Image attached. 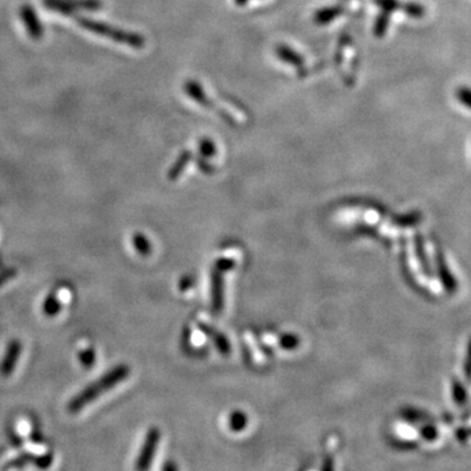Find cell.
<instances>
[{"mask_svg": "<svg viewBox=\"0 0 471 471\" xmlns=\"http://www.w3.org/2000/svg\"><path fill=\"white\" fill-rule=\"evenodd\" d=\"M465 376L467 383H471V341L469 343V348H467V356L465 360Z\"/></svg>", "mask_w": 471, "mask_h": 471, "instance_id": "f1b7e54d", "label": "cell"}, {"mask_svg": "<svg viewBox=\"0 0 471 471\" xmlns=\"http://www.w3.org/2000/svg\"><path fill=\"white\" fill-rule=\"evenodd\" d=\"M184 90L189 97L191 98L193 101H196V104H199L203 108L211 109V110H217L214 107L212 101L207 96L206 92L203 87L200 86V83H198L196 80H186L184 84Z\"/></svg>", "mask_w": 471, "mask_h": 471, "instance_id": "ba28073f", "label": "cell"}, {"mask_svg": "<svg viewBox=\"0 0 471 471\" xmlns=\"http://www.w3.org/2000/svg\"><path fill=\"white\" fill-rule=\"evenodd\" d=\"M422 436L427 442H433L437 437V431L432 425H425L422 430Z\"/></svg>", "mask_w": 471, "mask_h": 471, "instance_id": "83f0119b", "label": "cell"}, {"mask_svg": "<svg viewBox=\"0 0 471 471\" xmlns=\"http://www.w3.org/2000/svg\"><path fill=\"white\" fill-rule=\"evenodd\" d=\"M390 16H392V13H388V12L381 11V13L377 16V19L374 21V25H373V34H374V37L383 39V37L386 36L388 29H389V25H390Z\"/></svg>", "mask_w": 471, "mask_h": 471, "instance_id": "5bb4252c", "label": "cell"}, {"mask_svg": "<svg viewBox=\"0 0 471 471\" xmlns=\"http://www.w3.org/2000/svg\"><path fill=\"white\" fill-rule=\"evenodd\" d=\"M436 262H437V268H439V275H440V279H442V285L444 288L453 294L456 289H457V282L456 279L453 278V275L449 273L448 267H446V264L444 261V257H442V253H436Z\"/></svg>", "mask_w": 471, "mask_h": 471, "instance_id": "30bf717a", "label": "cell"}, {"mask_svg": "<svg viewBox=\"0 0 471 471\" xmlns=\"http://www.w3.org/2000/svg\"><path fill=\"white\" fill-rule=\"evenodd\" d=\"M20 18L28 32V36L32 39H42L43 36V25L39 21V15L36 13L34 8L29 4H24L20 8Z\"/></svg>", "mask_w": 471, "mask_h": 471, "instance_id": "5b68a950", "label": "cell"}, {"mask_svg": "<svg viewBox=\"0 0 471 471\" xmlns=\"http://www.w3.org/2000/svg\"><path fill=\"white\" fill-rule=\"evenodd\" d=\"M282 344H283L285 347H287V348H292V347H296L297 339H296L294 336H285L283 341H282ZM283 346H282V347H283Z\"/></svg>", "mask_w": 471, "mask_h": 471, "instance_id": "f546056e", "label": "cell"}, {"mask_svg": "<svg viewBox=\"0 0 471 471\" xmlns=\"http://www.w3.org/2000/svg\"><path fill=\"white\" fill-rule=\"evenodd\" d=\"M53 460H54V456L51 453L37 456L36 462H34V466L39 467V469H49L51 463H53Z\"/></svg>", "mask_w": 471, "mask_h": 471, "instance_id": "d4e9b609", "label": "cell"}, {"mask_svg": "<svg viewBox=\"0 0 471 471\" xmlns=\"http://www.w3.org/2000/svg\"><path fill=\"white\" fill-rule=\"evenodd\" d=\"M217 152L216 149V144L214 143V140L208 139V137H203L199 140V155L205 158H211L214 157Z\"/></svg>", "mask_w": 471, "mask_h": 471, "instance_id": "ac0fdd59", "label": "cell"}, {"mask_svg": "<svg viewBox=\"0 0 471 471\" xmlns=\"http://www.w3.org/2000/svg\"><path fill=\"white\" fill-rule=\"evenodd\" d=\"M42 310L46 317H55L60 313L62 310V301L59 300L57 292H50L48 297L45 299L43 305H42Z\"/></svg>", "mask_w": 471, "mask_h": 471, "instance_id": "4fadbf2b", "label": "cell"}, {"mask_svg": "<svg viewBox=\"0 0 471 471\" xmlns=\"http://www.w3.org/2000/svg\"><path fill=\"white\" fill-rule=\"evenodd\" d=\"M344 13V8L342 6H330L325 7L321 10L317 11L314 13L313 20L317 25H327L333 22L334 20L338 19Z\"/></svg>", "mask_w": 471, "mask_h": 471, "instance_id": "9c48e42d", "label": "cell"}, {"mask_svg": "<svg viewBox=\"0 0 471 471\" xmlns=\"http://www.w3.org/2000/svg\"><path fill=\"white\" fill-rule=\"evenodd\" d=\"M276 57L285 62L287 64L292 66L297 71L299 78H305L308 75V69L305 67V59L303 55H300L296 50L287 46V45H279L275 49Z\"/></svg>", "mask_w": 471, "mask_h": 471, "instance_id": "8992f818", "label": "cell"}, {"mask_svg": "<svg viewBox=\"0 0 471 471\" xmlns=\"http://www.w3.org/2000/svg\"><path fill=\"white\" fill-rule=\"evenodd\" d=\"M403 13H406L407 16H410L412 19H422L425 16L427 13V10L425 7L421 4V3H416V1H409V3H403Z\"/></svg>", "mask_w": 471, "mask_h": 471, "instance_id": "e0dca14e", "label": "cell"}, {"mask_svg": "<svg viewBox=\"0 0 471 471\" xmlns=\"http://www.w3.org/2000/svg\"><path fill=\"white\" fill-rule=\"evenodd\" d=\"M76 22L81 28L89 30L93 34H97L101 37L111 39L117 43L125 45L132 49H143L146 46V39L139 34V33H132L128 30L121 29L117 27L109 25L105 22H101L97 20L88 19V18H76Z\"/></svg>", "mask_w": 471, "mask_h": 471, "instance_id": "7a4b0ae2", "label": "cell"}, {"mask_svg": "<svg viewBox=\"0 0 471 471\" xmlns=\"http://www.w3.org/2000/svg\"><path fill=\"white\" fill-rule=\"evenodd\" d=\"M373 3L380 10L383 11V12H388V13H392L395 11L403 10V3H401L400 0H373Z\"/></svg>", "mask_w": 471, "mask_h": 471, "instance_id": "ffe728a7", "label": "cell"}, {"mask_svg": "<svg viewBox=\"0 0 471 471\" xmlns=\"http://www.w3.org/2000/svg\"><path fill=\"white\" fill-rule=\"evenodd\" d=\"M416 254H418L419 259H421V262H422V267L423 270H424V273L431 276V268L428 267V262H427V259H425L424 250H423L422 238H421V237H416Z\"/></svg>", "mask_w": 471, "mask_h": 471, "instance_id": "cb8c5ba5", "label": "cell"}, {"mask_svg": "<svg viewBox=\"0 0 471 471\" xmlns=\"http://www.w3.org/2000/svg\"><path fill=\"white\" fill-rule=\"evenodd\" d=\"M198 167H199V169L203 172V173H206V175H211V173H214V170H215V168L212 167L211 164H210V161H208V158H205V157H199L198 158Z\"/></svg>", "mask_w": 471, "mask_h": 471, "instance_id": "4316f807", "label": "cell"}, {"mask_svg": "<svg viewBox=\"0 0 471 471\" xmlns=\"http://www.w3.org/2000/svg\"><path fill=\"white\" fill-rule=\"evenodd\" d=\"M232 266H233L232 261H219L216 267H217V270L221 273L223 270H228V268H231Z\"/></svg>", "mask_w": 471, "mask_h": 471, "instance_id": "1f68e13d", "label": "cell"}, {"mask_svg": "<svg viewBox=\"0 0 471 471\" xmlns=\"http://www.w3.org/2000/svg\"><path fill=\"white\" fill-rule=\"evenodd\" d=\"M453 398H454V402L457 403L458 406H463L465 402H466V392L463 389V385L461 383H458L457 380H453Z\"/></svg>", "mask_w": 471, "mask_h": 471, "instance_id": "44dd1931", "label": "cell"}, {"mask_svg": "<svg viewBox=\"0 0 471 471\" xmlns=\"http://www.w3.org/2000/svg\"><path fill=\"white\" fill-rule=\"evenodd\" d=\"M11 442H12V444H13L16 448L22 446V442H24L19 435H16V433H13V432H11Z\"/></svg>", "mask_w": 471, "mask_h": 471, "instance_id": "d6a6232c", "label": "cell"}, {"mask_svg": "<svg viewBox=\"0 0 471 471\" xmlns=\"http://www.w3.org/2000/svg\"><path fill=\"white\" fill-rule=\"evenodd\" d=\"M456 98L461 102L463 107H466L471 110V88L460 87L456 90Z\"/></svg>", "mask_w": 471, "mask_h": 471, "instance_id": "7402d4cb", "label": "cell"}, {"mask_svg": "<svg viewBox=\"0 0 471 471\" xmlns=\"http://www.w3.org/2000/svg\"><path fill=\"white\" fill-rule=\"evenodd\" d=\"M30 442H36V444H42L45 440H43V436H42L41 432L33 431L30 433Z\"/></svg>", "mask_w": 471, "mask_h": 471, "instance_id": "4dcf8cb0", "label": "cell"}, {"mask_svg": "<svg viewBox=\"0 0 471 471\" xmlns=\"http://www.w3.org/2000/svg\"><path fill=\"white\" fill-rule=\"evenodd\" d=\"M175 469H176V467L172 466V465H165V466H164V470H175Z\"/></svg>", "mask_w": 471, "mask_h": 471, "instance_id": "e575fe53", "label": "cell"}, {"mask_svg": "<svg viewBox=\"0 0 471 471\" xmlns=\"http://www.w3.org/2000/svg\"><path fill=\"white\" fill-rule=\"evenodd\" d=\"M212 306L215 312L223 308V282L219 270H215L212 274Z\"/></svg>", "mask_w": 471, "mask_h": 471, "instance_id": "8fae6325", "label": "cell"}, {"mask_svg": "<svg viewBox=\"0 0 471 471\" xmlns=\"http://www.w3.org/2000/svg\"><path fill=\"white\" fill-rule=\"evenodd\" d=\"M246 424V416L245 414L243 412H235L232 414L231 416V421H229V425L233 431H241Z\"/></svg>", "mask_w": 471, "mask_h": 471, "instance_id": "603a6c76", "label": "cell"}, {"mask_svg": "<svg viewBox=\"0 0 471 471\" xmlns=\"http://www.w3.org/2000/svg\"><path fill=\"white\" fill-rule=\"evenodd\" d=\"M191 158H193V153L190 151H184L177 158L176 163L172 165L170 170L168 172V178L170 181H176L177 178L184 173L185 168L191 161Z\"/></svg>", "mask_w": 471, "mask_h": 471, "instance_id": "7c38bea8", "label": "cell"}, {"mask_svg": "<svg viewBox=\"0 0 471 471\" xmlns=\"http://www.w3.org/2000/svg\"><path fill=\"white\" fill-rule=\"evenodd\" d=\"M21 353H22V344L20 343L18 339H12L10 343L7 344L6 353L0 362V374L3 377H8L15 372Z\"/></svg>", "mask_w": 471, "mask_h": 471, "instance_id": "52a82bcc", "label": "cell"}, {"mask_svg": "<svg viewBox=\"0 0 471 471\" xmlns=\"http://www.w3.org/2000/svg\"><path fill=\"white\" fill-rule=\"evenodd\" d=\"M158 442H160V431H158V428L153 427L148 431L140 454L137 457V465H135L137 470H147L151 467V463L153 461Z\"/></svg>", "mask_w": 471, "mask_h": 471, "instance_id": "277c9868", "label": "cell"}, {"mask_svg": "<svg viewBox=\"0 0 471 471\" xmlns=\"http://www.w3.org/2000/svg\"><path fill=\"white\" fill-rule=\"evenodd\" d=\"M16 275H18L16 268H7V270L1 271V273H0V288H1L3 285H6L7 282L12 280V279H13Z\"/></svg>", "mask_w": 471, "mask_h": 471, "instance_id": "484cf974", "label": "cell"}, {"mask_svg": "<svg viewBox=\"0 0 471 471\" xmlns=\"http://www.w3.org/2000/svg\"><path fill=\"white\" fill-rule=\"evenodd\" d=\"M132 246L135 247L137 253L140 255H149L151 252H152V245L149 243L146 235L143 233H135L132 235Z\"/></svg>", "mask_w": 471, "mask_h": 471, "instance_id": "2e32d148", "label": "cell"}, {"mask_svg": "<svg viewBox=\"0 0 471 471\" xmlns=\"http://www.w3.org/2000/svg\"><path fill=\"white\" fill-rule=\"evenodd\" d=\"M78 362L87 369H90L96 364V351L93 348H84L78 353Z\"/></svg>", "mask_w": 471, "mask_h": 471, "instance_id": "d6986e66", "label": "cell"}, {"mask_svg": "<svg viewBox=\"0 0 471 471\" xmlns=\"http://www.w3.org/2000/svg\"><path fill=\"white\" fill-rule=\"evenodd\" d=\"M36 458H37L36 454L29 453V451H22L16 458H13L7 465H4L3 470H7V469H21V467H25L27 465H30V463L34 465Z\"/></svg>", "mask_w": 471, "mask_h": 471, "instance_id": "9a60e30c", "label": "cell"}, {"mask_svg": "<svg viewBox=\"0 0 471 471\" xmlns=\"http://www.w3.org/2000/svg\"><path fill=\"white\" fill-rule=\"evenodd\" d=\"M43 6L64 16H74L78 11L96 12L102 7L101 0H43Z\"/></svg>", "mask_w": 471, "mask_h": 471, "instance_id": "3957f363", "label": "cell"}, {"mask_svg": "<svg viewBox=\"0 0 471 471\" xmlns=\"http://www.w3.org/2000/svg\"><path fill=\"white\" fill-rule=\"evenodd\" d=\"M130 372L131 369L126 364H119L117 367H113L110 371L102 374L97 381L89 383L87 388H84L69 401L67 406L69 411L71 414H78L84 410V407H87L89 403L96 401L100 395L110 392L118 383L125 381L130 376Z\"/></svg>", "mask_w": 471, "mask_h": 471, "instance_id": "6da1fadb", "label": "cell"}, {"mask_svg": "<svg viewBox=\"0 0 471 471\" xmlns=\"http://www.w3.org/2000/svg\"><path fill=\"white\" fill-rule=\"evenodd\" d=\"M249 1L250 0H235V6H238V7H244Z\"/></svg>", "mask_w": 471, "mask_h": 471, "instance_id": "836d02e7", "label": "cell"}]
</instances>
